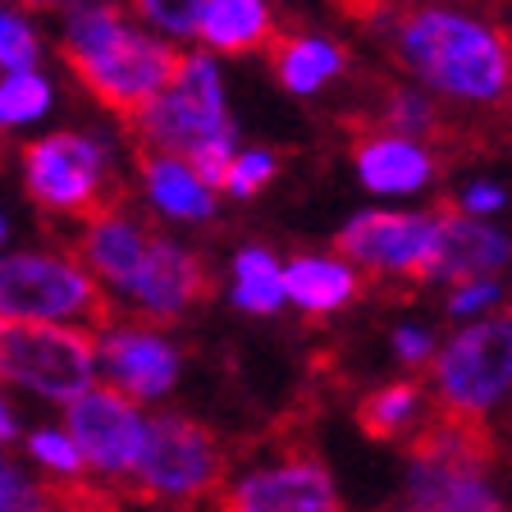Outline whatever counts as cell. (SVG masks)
<instances>
[{
    "instance_id": "1",
    "label": "cell",
    "mask_w": 512,
    "mask_h": 512,
    "mask_svg": "<svg viewBox=\"0 0 512 512\" xmlns=\"http://www.w3.org/2000/svg\"><path fill=\"white\" fill-rule=\"evenodd\" d=\"M394 55L421 87L462 106H499L512 87V42L494 23L462 10L421 5L398 14Z\"/></svg>"
},
{
    "instance_id": "2",
    "label": "cell",
    "mask_w": 512,
    "mask_h": 512,
    "mask_svg": "<svg viewBox=\"0 0 512 512\" xmlns=\"http://www.w3.org/2000/svg\"><path fill=\"white\" fill-rule=\"evenodd\" d=\"M60 55L110 115H133L170 83L179 64V51L138 32L115 0H74L64 10Z\"/></svg>"
},
{
    "instance_id": "3",
    "label": "cell",
    "mask_w": 512,
    "mask_h": 512,
    "mask_svg": "<svg viewBox=\"0 0 512 512\" xmlns=\"http://www.w3.org/2000/svg\"><path fill=\"white\" fill-rule=\"evenodd\" d=\"M494 435L485 416L430 412L412 435L407 508L412 512H508L490 480Z\"/></svg>"
},
{
    "instance_id": "4",
    "label": "cell",
    "mask_w": 512,
    "mask_h": 512,
    "mask_svg": "<svg viewBox=\"0 0 512 512\" xmlns=\"http://www.w3.org/2000/svg\"><path fill=\"white\" fill-rule=\"evenodd\" d=\"M0 316L101 330L115 316V298L74 252L28 247L0 252Z\"/></svg>"
},
{
    "instance_id": "5",
    "label": "cell",
    "mask_w": 512,
    "mask_h": 512,
    "mask_svg": "<svg viewBox=\"0 0 512 512\" xmlns=\"http://www.w3.org/2000/svg\"><path fill=\"white\" fill-rule=\"evenodd\" d=\"M0 384L42 403H69L96 384V339L83 325L0 316Z\"/></svg>"
},
{
    "instance_id": "6",
    "label": "cell",
    "mask_w": 512,
    "mask_h": 512,
    "mask_svg": "<svg viewBox=\"0 0 512 512\" xmlns=\"http://www.w3.org/2000/svg\"><path fill=\"white\" fill-rule=\"evenodd\" d=\"M224 471H229V458L211 426L179 412H160L147 416V435H142V453L128 485H138V494L156 503L188 508L220 490Z\"/></svg>"
},
{
    "instance_id": "7",
    "label": "cell",
    "mask_w": 512,
    "mask_h": 512,
    "mask_svg": "<svg viewBox=\"0 0 512 512\" xmlns=\"http://www.w3.org/2000/svg\"><path fill=\"white\" fill-rule=\"evenodd\" d=\"M124 124L138 142V151H170V156H188L197 142L234 128L215 60L202 51L179 55L174 78L151 101H142L133 115H124Z\"/></svg>"
},
{
    "instance_id": "8",
    "label": "cell",
    "mask_w": 512,
    "mask_h": 512,
    "mask_svg": "<svg viewBox=\"0 0 512 512\" xmlns=\"http://www.w3.org/2000/svg\"><path fill=\"white\" fill-rule=\"evenodd\" d=\"M430 384L444 412L485 416L512 394V316H480L462 325L430 357Z\"/></svg>"
},
{
    "instance_id": "9",
    "label": "cell",
    "mask_w": 512,
    "mask_h": 512,
    "mask_svg": "<svg viewBox=\"0 0 512 512\" xmlns=\"http://www.w3.org/2000/svg\"><path fill=\"white\" fill-rule=\"evenodd\" d=\"M23 188L51 215L83 220V215L101 211V206L115 202L106 142L92 138V133H74V128L32 138L23 147Z\"/></svg>"
},
{
    "instance_id": "10",
    "label": "cell",
    "mask_w": 512,
    "mask_h": 512,
    "mask_svg": "<svg viewBox=\"0 0 512 512\" xmlns=\"http://www.w3.org/2000/svg\"><path fill=\"white\" fill-rule=\"evenodd\" d=\"M64 430L74 435L87 476L106 480V485H128L133 480L142 435H147L142 403L110 389L106 380H96L64 403Z\"/></svg>"
},
{
    "instance_id": "11",
    "label": "cell",
    "mask_w": 512,
    "mask_h": 512,
    "mask_svg": "<svg viewBox=\"0 0 512 512\" xmlns=\"http://www.w3.org/2000/svg\"><path fill=\"white\" fill-rule=\"evenodd\" d=\"M211 293L215 275L206 266V256H197L192 247L174 243V238L151 234L138 266L128 270V279L110 298L124 302V311H133L138 320L165 325V320H179L183 311H192L197 302H206Z\"/></svg>"
},
{
    "instance_id": "12",
    "label": "cell",
    "mask_w": 512,
    "mask_h": 512,
    "mask_svg": "<svg viewBox=\"0 0 512 512\" xmlns=\"http://www.w3.org/2000/svg\"><path fill=\"white\" fill-rule=\"evenodd\" d=\"M215 512H343L330 467L311 453L256 462L211 494Z\"/></svg>"
},
{
    "instance_id": "13",
    "label": "cell",
    "mask_w": 512,
    "mask_h": 512,
    "mask_svg": "<svg viewBox=\"0 0 512 512\" xmlns=\"http://www.w3.org/2000/svg\"><path fill=\"white\" fill-rule=\"evenodd\" d=\"M439 247V206L435 211H362L339 234V256L375 275L430 279Z\"/></svg>"
},
{
    "instance_id": "14",
    "label": "cell",
    "mask_w": 512,
    "mask_h": 512,
    "mask_svg": "<svg viewBox=\"0 0 512 512\" xmlns=\"http://www.w3.org/2000/svg\"><path fill=\"white\" fill-rule=\"evenodd\" d=\"M92 339H96V375L110 389L128 394L133 403H156L179 380V348L151 320L110 316L101 330H92Z\"/></svg>"
},
{
    "instance_id": "15",
    "label": "cell",
    "mask_w": 512,
    "mask_h": 512,
    "mask_svg": "<svg viewBox=\"0 0 512 512\" xmlns=\"http://www.w3.org/2000/svg\"><path fill=\"white\" fill-rule=\"evenodd\" d=\"M512 261V238L485 215H467L458 206H439V247L430 261V279L462 284L476 275H499Z\"/></svg>"
},
{
    "instance_id": "16",
    "label": "cell",
    "mask_w": 512,
    "mask_h": 512,
    "mask_svg": "<svg viewBox=\"0 0 512 512\" xmlns=\"http://www.w3.org/2000/svg\"><path fill=\"white\" fill-rule=\"evenodd\" d=\"M352 160H357V174H362L366 188L389 192V197L421 192L435 179V151L416 138L389 133V128L357 133V138H352Z\"/></svg>"
},
{
    "instance_id": "17",
    "label": "cell",
    "mask_w": 512,
    "mask_h": 512,
    "mask_svg": "<svg viewBox=\"0 0 512 512\" xmlns=\"http://www.w3.org/2000/svg\"><path fill=\"white\" fill-rule=\"evenodd\" d=\"M147 238H151V229L138 215H128L119 202H110V206H101V211L83 215V234H78L74 256L101 279L106 293H115L128 279V270L138 266Z\"/></svg>"
},
{
    "instance_id": "18",
    "label": "cell",
    "mask_w": 512,
    "mask_h": 512,
    "mask_svg": "<svg viewBox=\"0 0 512 512\" xmlns=\"http://www.w3.org/2000/svg\"><path fill=\"white\" fill-rule=\"evenodd\" d=\"M138 174H142L147 202L160 215H170V220H211L215 215V192L192 174V165L183 156L138 151Z\"/></svg>"
},
{
    "instance_id": "19",
    "label": "cell",
    "mask_w": 512,
    "mask_h": 512,
    "mask_svg": "<svg viewBox=\"0 0 512 512\" xmlns=\"http://www.w3.org/2000/svg\"><path fill=\"white\" fill-rule=\"evenodd\" d=\"M357 293H362V275L352 261H339V256H298L284 266V302L311 311V316L348 307Z\"/></svg>"
},
{
    "instance_id": "20",
    "label": "cell",
    "mask_w": 512,
    "mask_h": 512,
    "mask_svg": "<svg viewBox=\"0 0 512 512\" xmlns=\"http://www.w3.org/2000/svg\"><path fill=\"white\" fill-rule=\"evenodd\" d=\"M266 51H270L275 78L298 96L320 92V87L330 83V78H339L343 64H348V55L334 42H325V37H298V32H275L266 42Z\"/></svg>"
},
{
    "instance_id": "21",
    "label": "cell",
    "mask_w": 512,
    "mask_h": 512,
    "mask_svg": "<svg viewBox=\"0 0 512 512\" xmlns=\"http://www.w3.org/2000/svg\"><path fill=\"white\" fill-rule=\"evenodd\" d=\"M197 37H202L211 51H229V55L261 51V46L275 37L270 0H206Z\"/></svg>"
},
{
    "instance_id": "22",
    "label": "cell",
    "mask_w": 512,
    "mask_h": 512,
    "mask_svg": "<svg viewBox=\"0 0 512 512\" xmlns=\"http://www.w3.org/2000/svg\"><path fill=\"white\" fill-rule=\"evenodd\" d=\"M430 416L426 407V389L416 380H398V384H384L375 394L362 398L357 407V421L371 439H403L412 430H421V421Z\"/></svg>"
},
{
    "instance_id": "23",
    "label": "cell",
    "mask_w": 512,
    "mask_h": 512,
    "mask_svg": "<svg viewBox=\"0 0 512 512\" xmlns=\"http://www.w3.org/2000/svg\"><path fill=\"white\" fill-rule=\"evenodd\" d=\"M234 302L252 316H270L284 307V266L270 247H243L234 256Z\"/></svg>"
},
{
    "instance_id": "24",
    "label": "cell",
    "mask_w": 512,
    "mask_h": 512,
    "mask_svg": "<svg viewBox=\"0 0 512 512\" xmlns=\"http://www.w3.org/2000/svg\"><path fill=\"white\" fill-rule=\"evenodd\" d=\"M23 448H28V462L32 471L51 485V490H74L83 485L87 467H83V453H78L74 435L64 426H37L23 435Z\"/></svg>"
},
{
    "instance_id": "25",
    "label": "cell",
    "mask_w": 512,
    "mask_h": 512,
    "mask_svg": "<svg viewBox=\"0 0 512 512\" xmlns=\"http://www.w3.org/2000/svg\"><path fill=\"white\" fill-rule=\"evenodd\" d=\"M55 106V83L42 69H10L0 74V133L42 124Z\"/></svg>"
},
{
    "instance_id": "26",
    "label": "cell",
    "mask_w": 512,
    "mask_h": 512,
    "mask_svg": "<svg viewBox=\"0 0 512 512\" xmlns=\"http://www.w3.org/2000/svg\"><path fill=\"white\" fill-rule=\"evenodd\" d=\"M375 119H380V128H389V133H403V138H416V142H426V147L448 133L444 119H439V106L426 92H416V87H389V92H384V106L375 110Z\"/></svg>"
},
{
    "instance_id": "27",
    "label": "cell",
    "mask_w": 512,
    "mask_h": 512,
    "mask_svg": "<svg viewBox=\"0 0 512 512\" xmlns=\"http://www.w3.org/2000/svg\"><path fill=\"white\" fill-rule=\"evenodd\" d=\"M0 512H60V499L28 462L0 444Z\"/></svg>"
},
{
    "instance_id": "28",
    "label": "cell",
    "mask_w": 512,
    "mask_h": 512,
    "mask_svg": "<svg viewBox=\"0 0 512 512\" xmlns=\"http://www.w3.org/2000/svg\"><path fill=\"white\" fill-rule=\"evenodd\" d=\"M42 64V32L32 28L28 10L5 5L0 10V74L10 69H37Z\"/></svg>"
},
{
    "instance_id": "29",
    "label": "cell",
    "mask_w": 512,
    "mask_h": 512,
    "mask_svg": "<svg viewBox=\"0 0 512 512\" xmlns=\"http://www.w3.org/2000/svg\"><path fill=\"white\" fill-rule=\"evenodd\" d=\"M133 14H138L147 28L165 32L174 42H192L197 37V23H202L206 0H128Z\"/></svg>"
},
{
    "instance_id": "30",
    "label": "cell",
    "mask_w": 512,
    "mask_h": 512,
    "mask_svg": "<svg viewBox=\"0 0 512 512\" xmlns=\"http://www.w3.org/2000/svg\"><path fill=\"white\" fill-rule=\"evenodd\" d=\"M234 147H238L234 128H224V133H215V138L197 142V147H192L183 160H188L192 174H197L206 188L220 192V188H224V174H229V160H234Z\"/></svg>"
},
{
    "instance_id": "31",
    "label": "cell",
    "mask_w": 512,
    "mask_h": 512,
    "mask_svg": "<svg viewBox=\"0 0 512 512\" xmlns=\"http://www.w3.org/2000/svg\"><path fill=\"white\" fill-rule=\"evenodd\" d=\"M270 179H275V156L261 151V147H252V151H234L229 174H224V188L238 192V197H252V192L266 188Z\"/></svg>"
},
{
    "instance_id": "32",
    "label": "cell",
    "mask_w": 512,
    "mask_h": 512,
    "mask_svg": "<svg viewBox=\"0 0 512 512\" xmlns=\"http://www.w3.org/2000/svg\"><path fill=\"white\" fill-rule=\"evenodd\" d=\"M503 288L494 275H476V279H462V284H453V298H448V316H485L490 307H499Z\"/></svg>"
},
{
    "instance_id": "33",
    "label": "cell",
    "mask_w": 512,
    "mask_h": 512,
    "mask_svg": "<svg viewBox=\"0 0 512 512\" xmlns=\"http://www.w3.org/2000/svg\"><path fill=\"white\" fill-rule=\"evenodd\" d=\"M394 352L407 371H426L430 357H435V339H430V330H421V325H403V330L394 334Z\"/></svg>"
},
{
    "instance_id": "34",
    "label": "cell",
    "mask_w": 512,
    "mask_h": 512,
    "mask_svg": "<svg viewBox=\"0 0 512 512\" xmlns=\"http://www.w3.org/2000/svg\"><path fill=\"white\" fill-rule=\"evenodd\" d=\"M503 202H508V192H503L499 183H476V188L462 192L458 211H467V215H494V211H503Z\"/></svg>"
},
{
    "instance_id": "35",
    "label": "cell",
    "mask_w": 512,
    "mask_h": 512,
    "mask_svg": "<svg viewBox=\"0 0 512 512\" xmlns=\"http://www.w3.org/2000/svg\"><path fill=\"white\" fill-rule=\"evenodd\" d=\"M339 5L352 14V19L375 23V19H389V14H394V5H398V0H339Z\"/></svg>"
},
{
    "instance_id": "36",
    "label": "cell",
    "mask_w": 512,
    "mask_h": 512,
    "mask_svg": "<svg viewBox=\"0 0 512 512\" xmlns=\"http://www.w3.org/2000/svg\"><path fill=\"white\" fill-rule=\"evenodd\" d=\"M14 439H19V421L10 412V398L0 394V444H14Z\"/></svg>"
},
{
    "instance_id": "37",
    "label": "cell",
    "mask_w": 512,
    "mask_h": 512,
    "mask_svg": "<svg viewBox=\"0 0 512 512\" xmlns=\"http://www.w3.org/2000/svg\"><path fill=\"white\" fill-rule=\"evenodd\" d=\"M14 5H23V10H69L74 0H14Z\"/></svg>"
},
{
    "instance_id": "38",
    "label": "cell",
    "mask_w": 512,
    "mask_h": 512,
    "mask_svg": "<svg viewBox=\"0 0 512 512\" xmlns=\"http://www.w3.org/2000/svg\"><path fill=\"white\" fill-rule=\"evenodd\" d=\"M5 234H10V220H5V211H0V247H5Z\"/></svg>"
},
{
    "instance_id": "39",
    "label": "cell",
    "mask_w": 512,
    "mask_h": 512,
    "mask_svg": "<svg viewBox=\"0 0 512 512\" xmlns=\"http://www.w3.org/2000/svg\"><path fill=\"white\" fill-rule=\"evenodd\" d=\"M508 96H512V87H508Z\"/></svg>"
}]
</instances>
